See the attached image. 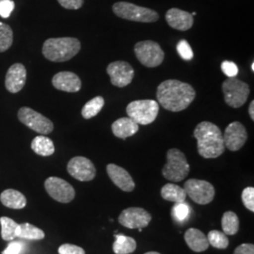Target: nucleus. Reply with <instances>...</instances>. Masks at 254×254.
<instances>
[{"label":"nucleus","mask_w":254,"mask_h":254,"mask_svg":"<svg viewBox=\"0 0 254 254\" xmlns=\"http://www.w3.org/2000/svg\"><path fill=\"white\" fill-rule=\"evenodd\" d=\"M156 97L157 103L164 109L179 112L190 107L196 97V91L188 83L176 79H168L157 87Z\"/></svg>","instance_id":"f257e3e1"},{"label":"nucleus","mask_w":254,"mask_h":254,"mask_svg":"<svg viewBox=\"0 0 254 254\" xmlns=\"http://www.w3.org/2000/svg\"><path fill=\"white\" fill-rule=\"evenodd\" d=\"M198 152L203 158H217L224 153L223 135L219 127L210 122H201L194 130Z\"/></svg>","instance_id":"f03ea898"},{"label":"nucleus","mask_w":254,"mask_h":254,"mask_svg":"<svg viewBox=\"0 0 254 254\" xmlns=\"http://www.w3.org/2000/svg\"><path fill=\"white\" fill-rule=\"evenodd\" d=\"M79 40L71 37L50 38L43 45V55L53 63H64L73 59L80 51Z\"/></svg>","instance_id":"7ed1b4c3"},{"label":"nucleus","mask_w":254,"mask_h":254,"mask_svg":"<svg viewBox=\"0 0 254 254\" xmlns=\"http://www.w3.org/2000/svg\"><path fill=\"white\" fill-rule=\"evenodd\" d=\"M190 164L185 154L180 150L173 148L167 152V163L162 169L164 177L172 182H181L189 175Z\"/></svg>","instance_id":"20e7f679"},{"label":"nucleus","mask_w":254,"mask_h":254,"mask_svg":"<svg viewBox=\"0 0 254 254\" xmlns=\"http://www.w3.org/2000/svg\"><path fill=\"white\" fill-rule=\"evenodd\" d=\"M112 9L118 17L129 21L154 23L159 19V15L155 10L140 7L129 2H116L112 6Z\"/></svg>","instance_id":"39448f33"},{"label":"nucleus","mask_w":254,"mask_h":254,"mask_svg":"<svg viewBox=\"0 0 254 254\" xmlns=\"http://www.w3.org/2000/svg\"><path fill=\"white\" fill-rule=\"evenodd\" d=\"M159 104L154 100H136L131 102L127 108L128 117L138 126H148L154 122L158 115Z\"/></svg>","instance_id":"423d86ee"},{"label":"nucleus","mask_w":254,"mask_h":254,"mask_svg":"<svg viewBox=\"0 0 254 254\" xmlns=\"http://www.w3.org/2000/svg\"><path fill=\"white\" fill-rule=\"evenodd\" d=\"M224 100L229 107L238 109L245 104L250 95V86L246 82L229 77L222 84Z\"/></svg>","instance_id":"0eeeda50"},{"label":"nucleus","mask_w":254,"mask_h":254,"mask_svg":"<svg viewBox=\"0 0 254 254\" xmlns=\"http://www.w3.org/2000/svg\"><path fill=\"white\" fill-rule=\"evenodd\" d=\"M135 54L138 62L145 67L154 68L163 63L165 53L154 41H142L136 44Z\"/></svg>","instance_id":"6e6552de"},{"label":"nucleus","mask_w":254,"mask_h":254,"mask_svg":"<svg viewBox=\"0 0 254 254\" xmlns=\"http://www.w3.org/2000/svg\"><path fill=\"white\" fill-rule=\"evenodd\" d=\"M18 119L23 125L41 135L50 134L54 129V125L49 119L30 108L23 107L19 109Z\"/></svg>","instance_id":"1a4fd4ad"},{"label":"nucleus","mask_w":254,"mask_h":254,"mask_svg":"<svg viewBox=\"0 0 254 254\" xmlns=\"http://www.w3.org/2000/svg\"><path fill=\"white\" fill-rule=\"evenodd\" d=\"M184 190L191 200L201 205L208 204L215 198L213 185L204 180L190 179L185 183Z\"/></svg>","instance_id":"9d476101"},{"label":"nucleus","mask_w":254,"mask_h":254,"mask_svg":"<svg viewBox=\"0 0 254 254\" xmlns=\"http://www.w3.org/2000/svg\"><path fill=\"white\" fill-rule=\"evenodd\" d=\"M45 188L51 198L62 203L72 201L75 196L73 187L68 182L59 177L52 176L47 178L45 182Z\"/></svg>","instance_id":"9b49d317"},{"label":"nucleus","mask_w":254,"mask_h":254,"mask_svg":"<svg viewBox=\"0 0 254 254\" xmlns=\"http://www.w3.org/2000/svg\"><path fill=\"white\" fill-rule=\"evenodd\" d=\"M67 171L74 179L81 182H89L94 179L96 169L87 157L75 156L67 165Z\"/></svg>","instance_id":"f8f14e48"},{"label":"nucleus","mask_w":254,"mask_h":254,"mask_svg":"<svg viewBox=\"0 0 254 254\" xmlns=\"http://www.w3.org/2000/svg\"><path fill=\"white\" fill-rule=\"evenodd\" d=\"M107 73L110 77L111 84L115 87L124 88L128 86L134 78L135 71L127 62H114L107 68Z\"/></svg>","instance_id":"ddd939ff"},{"label":"nucleus","mask_w":254,"mask_h":254,"mask_svg":"<svg viewBox=\"0 0 254 254\" xmlns=\"http://www.w3.org/2000/svg\"><path fill=\"white\" fill-rule=\"evenodd\" d=\"M151 220V214L148 213L145 209L140 207L125 209L119 217L120 224L128 229H142L147 227Z\"/></svg>","instance_id":"4468645a"},{"label":"nucleus","mask_w":254,"mask_h":254,"mask_svg":"<svg viewBox=\"0 0 254 254\" xmlns=\"http://www.w3.org/2000/svg\"><path fill=\"white\" fill-rule=\"evenodd\" d=\"M222 135L225 148H228L232 152L240 150L248 139V133L245 127L239 122L230 124Z\"/></svg>","instance_id":"2eb2a0df"},{"label":"nucleus","mask_w":254,"mask_h":254,"mask_svg":"<svg viewBox=\"0 0 254 254\" xmlns=\"http://www.w3.org/2000/svg\"><path fill=\"white\" fill-rule=\"evenodd\" d=\"M26 80V67L21 64H12L6 73L5 87L10 93H17L24 88Z\"/></svg>","instance_id":"dca6fc26"},{"label":"nucleus","mask_w":254,"mask_h":254,"mask_svg":"<svg viewBox=\"0 0 254 254\" xmlns=\"http://www.w3.org/2000/svg\"><path fill=\"white\" fill-rule=\"evenodd\" d=\"M107 173L109 178L119 189L126 192H131L135 189V182L127 170L115 164H109L107 166Z\"/></svg>","instance_id":"f3484780"},{"label":"nucleus","mask_w":254,"mask_h":254,"mask_svg":"<svg viewBox=\"0 0 254 254\" xmlns=\"http://www.w3.org/2000/svg\"><path fill=\"white\" fill-rule=\"evenodd\" d=\"M52 84L57 90L66 92H77L82 87L80 78L72 72L56 73L52 78Z\"/></svg>","instance_id":"a211bd4d"},{"label":"nucleus","mask_w":254,"mask_h":254,"mask_svg":"<svg viewBox=\"0 0 254 254\" xmlns=\"http://www.w3.org/2000/svg\"><path fill=\"white\" fill-rule=\"evenodd\" d=\"M166 21L169 24V26L174 29L180 31H187L190 29L193 26L194 18L190 12L186 10L173 8L167 11Z\"/></svg>","instance_id":"6ab92c4d"},{"label":"nucleus","mask_w":254,"mask_h":254,"mask_svg":"<svg viewBox=\"0 0 254 254\" xmlns=\"http://www.w3.org/2000/svg\"><path fill=\"white\" fill-rule=\"evenodd\" d=\"M185 240L190 249L195 253L205 252L209 248L207 237L201 231L195 228H190L186 232Z\"/></svg>","instance_id":"aec40b11"},{"label":"nucleus","mask_w":254,"mask_h":254,"mask_svg":"<svg viewBox=\"0 0 254 254\" xmlns=\"http://www.w3.org/2000/svg\"><path fill=\"white\" fill-rule=\"evenodd\" d=\"M112 133L115 136L126 139L129 136H134L138 131V125L129 117L120 118L112 124Z\"/></svg>","instance_id":"412c9836"},{"label":"nucleus","mask_w":254,"mask_h":254,"mask_svg":"<svg viewBox=\"0 0 254 254\" xmlns=\"http://www.w3.org/2000/svg\"><path fill=\"white\" fill-rule=\"evenodd\" d=\"M0 200L6 207L11 209H23L27 205L26 197L18 190H6L0 195Z\"/></svg>","instance_id":"4be33fe9"},{"label":"nucleus","mask_w":254,"mask_h":254,"mask_svg":"<svg viewBox=\"0 0 254 254\" xmlns=\"http://www.w3.org/2000/svg\"><path fill=\"white\" fill-rule=\"evenodd\" d=\"M31 149L35 154L42 156H50L55 153V146L52 139L45 135L34 137L31 142Z\"/></svg>","instance_id":"5701e85b"},{"label":"nucleus","mask_w":254,"mask_h":254,"mask_svg":"<svg viewBox=\"0 0 254 254\" xmlns=\"http://www.w3.org/2000/svg\"><path fill=\"white\" fill-rule=\"evenodd\" d=\"M161 196L164 200L178 203L186 200L187 193L184 188H181L175 184H166L161 190Z\"/></svg>","instance_id":"b1692460"},{"label":"nucleus","mask_w":254,"mask_h":254,"mask_svg":"<svg viewBox=\"0 0 254 254\" xmlns=\"http://www.w3.org/2000/svg\"><path fill=\"white\" fill-rule=\"evenodd\" d=\"M45 233L43 230L30 224V223H22L18 224L16 230V237L27 240H42L45 238Z\"/></svg>","instance_id":"393cba45"},{"label":"nucleus","mask_w":254,"mask_h":254,"mask_svg":"<svg viewBox=\"0 0 254 254\" xmlns=\"http://www.w3.org/2000/svg\"><path fill=\"white\" fill-rule=\"evenodd\" d=\"M116 240L113 244V252L115 254H130L136 249V240L130 236L116 235Z\"/></svg>","instance_id":"a878e982"},{"label":"nucleus","mask_w":254,"mask_h":254,"mask_svg":"<svg viewBox=\"0 0 254 254\" xmlns=\"http://www.w3.org/2000/svg\"><path fill=\"white\" fill-rule=\"evenodd\" d=\"M221 226L223 233L226 236H235L239 230V219L235 212L227 211L223 214L221 219Z\"/></svg>","instance_id":"bb28decb"},{"label":"nucleus","mask_w":254,"mask_h":254,"mask_svg":"<svg viewBox=\"0 0 254 254\" xmlns=\"http://www.w3.org/2000/svg\"><path fill=\"white\" fill-rule=\"evenodd\" d=\"M105 106V100L102 96H96L87 102L82 109L81 114L86 120L95 117Z\"/></svg>","instance_id":"cd10ccee"},{"label":"nucleus","mask_w":254,"mask_h":254,"mask_svg":"<svg viewBox=\"0 0 254 254\" xmlns=\"http://www.w3.org/2000/svg\"><path fill=\"white\" fill-rule=\"evenodd\" d=\"M1 224V236L5 241H11L16 237V230L18 227V223H16L13 219L8 217L0 218Z\"/></svg>","instance_id":"c85d7f7f"},{"label":"nucleus","mask_w":254,"mask_h":254,"mask_svg":"<svg viewBox=\"0 0 254 254\" xmlns=\"http://www.w3.org/2000/svg\"><path fill=\"white\" fill-rule=\"evenodd\" d=\"M13 42V32L9 25L0 22V53L9 49Z\"/></svg>","instance_id":"c756f323"},{"label":"nucleus","mask_w":254,"mask_h":254,"mask_svg":"<svg viewBox=\"0 0 254 254\" xmlns=\"http://www.w3.org/2000/svg\"><path fill=\"white\" fill-rule=\"evenodd\" d=\"M207 240H208L209 245L213 246L216 249L224 250L229 246V239L227 236L224 233L217 230L209 232Z\"/></svg>","instance_id":"7c9ffc66"},{"label":"nucleus","mask_w":254,"mask_h":254,"mask_svg":"<svg viewBox=\"0 0 254 254\" xmlns=\"http://www.w3.org/2000/svg\"><path fill=\"white\" fill-rule=\"evenodd\" d=\"M190 213V208L189 204L186 203L185 201L175 203V205L173 206V217L177 221H180V222L185 221L187 218H189Z\"/></svg>","instance_id":"2f4dec72"},{"label":"nucleus","mask_w":254,"mask_h":254,"mask_svg":"<svg viewBox=\"0 0 254 254\" xmlns=\"http://www.w3.org/2000/svg\"><path fill=\"white\" fill-rule=\"evenodd\" d=\"M177 52L180 55L183 60L185 61H190L193 59V51L191 49V46L186 40H182L176 46Z\"/></svg>","instance_id":"473e14b6"},{"label":"nucleus","mask_w":254,"mask_h":254,"mask_svg":"<svg viewBox=\"0 0 254 254\" xmlns=\"http://www.w3.org/2000/svg\"><path fill=\"white\" fill-rule=\"evenodd\" d=\"M242 201L246 208L251 212H254V189L253 187H248L242 191Z\"/></svg>","instance_id":"72a5a7b5"},{"label":"nucleus","mask_w":254,"mask_h":254,"mask_svg":"<svg viewBox=\"0 0 254 254\" xmlns=\"http://www.w3.org/2000/svg\"><path fill=\"white\" fill-rule=\"evenodd\" d=\"M14 9V2L12 0H0V16L2 18H9Z\"/></svg>","instance_id":"f704fd0d"},{"label":"nucleus","mask_w":254,"mask_h":254,"mask_svg":"<svg viewBox=\"0 0 254 254\" xmlns=\"http://www.w3.org/2000/svg\"><path fill=\"white\" fill-rule=\"evenodd\" d=\"M221 70L228 77H236L238 74V67L235 63L224 61L221 64Z\"/></svg>","instance_id":"c9c22d12"},{"label":"nucleus","mask_w":254,"mask_h":254,"mask_svg":"<svg viewBox=\"0 0 254 254\" xmlns=\"http://www.w3.org/2000/svg\"><path fill=\"white\" fill-rule=\"evenodd\" d=\"M60 254H86L85 251L78 246L72 244H64L59 248Z\"/></svg>","instance_id":"e433bc0d"},{"label":"nucleus","mask_w":254,"mask_h":254,"mask_svg":"<svg viewBox=\"0 0 254 254\" xmlns=\"http://www.w3.org/2000/svg\"><path fill=\"white\" fill-rule=\"evenodd\" d=\"M62 7L67 9H78L81 8L84 0H58Z\"/></svg>","instance_id":"4c0bfd02"},{"label":"nucleus","mask_w":254,"mask_h":254,"mask_svg":"<svg viewBox=\"0 0 254 254\" xmlns=\"http://www.w3.org/2000/svg\"><path fill=\"white\" fill-rule=\"evenodd\" d=\"M23 244L20 242H11L6 250L2 252V254H20L23 251Z\"/></svg>","instance_id":"58836bf2"},{"label":"nucleus","mask_w":254,"mask_h":254,"mask_svg":"<svg viewBox=\"0 0 254 254\" xmlns=\"http://www.w3.org/2000/svg\"><path fill=\"white\" fill-rule=\"evenodd\" d=\"M234 254H254V244H242L238 246Z\"/></svg>","instance_id":"ea45409f"},{"label":"nucleus","mask_w":254,"mask_h":254,"mask_svg":"<svg viewBox=\"0 0 254 254\" xmlns=\"http://www.w3.org/2000/svg\"><path fill=\"white\" fill-rule=\"evenodd\" d=\"M249 114H250L251 119L254 121V101L251 102V105H250V108H249Z\"/></svg>","instance_id":"a19ab883"},{"label":"nucleus","mask_w":254,"mask_h":254,"mask_svg":"<svg viewBox=\"0 0 254 254\" xmlns=\"http://www.w3.org/2000/svg\"><path fill=\"white\" fill-rule=\"evenodd\" d=\"M145 254H158V253H156V252H149V253H146Z\"/></svg>","instance_id":"79ce46f5"},{"label":"nucleus","mask_w":254,"mask_h":254,"mask_svg":"<svg viewBox=\"0 0 254 254\" xmlns=\"http://www.w3.org/2000/svg\"><path fill=\"white\" fill-rule=\"evenodd\" d=\"M252 70H253V72H254V63L252 64Z\"/></svg>","instance_id":"37998d69"}]
</instances>
